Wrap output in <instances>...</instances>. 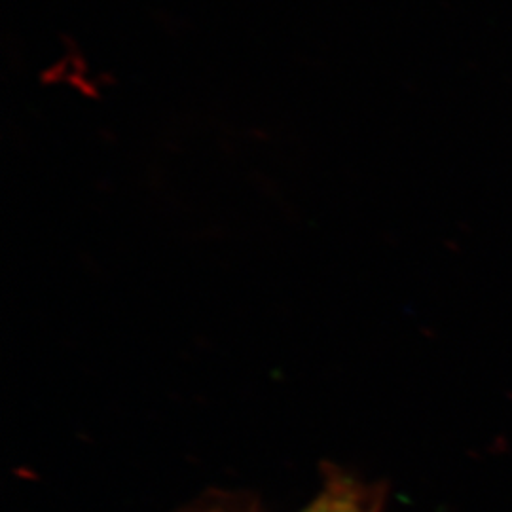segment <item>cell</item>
<instances>
[{
	"mask_svg": "<svg viewBox=\"0 0 512 512\" xmlns=\"http://www.w3.org/2000/svg\"><path fill=\"white\" fill-rule=\"evenodd\" d=\"M323 512H374L368 495L348 478H334L321 492Z\"/></svg>",
	"mask_w": 512,
	"mask_h": 512,
	"instance_id": "1",
	"label": "cell"
},
{
	"mask_svg": "<svg viewBox=\"0 0 512 512\" xmlns=\"http://www.w3.org/2000/svg\"><path fill=\"white\" fill-rule=\"evenodd\" d=\"M209 512H224V511H209ZM298 512H323V501H321V497H317L313 503H310L306 509H302V511Z\"/></svg>",
	"mask_w": 512,
	"mask_h": 512,
	"instance_id": "2",
	"label": "cell"
}]
</instances>
